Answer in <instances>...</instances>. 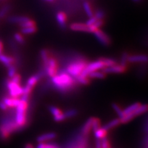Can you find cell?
<instances>
[{"label":"cell","instance_id":"1","mask_svg":"<svg viewBox=\"0 0 148 148\" xmlns=\"http://www.w3.org/2000/svg\"><path fill=\"white\" fill-rule=\"evenodd\" d=\"M51 82L54 88L62 92L70 91L74 88L77 83L75 78L65 71L58 72L56 75L51 78Z\"/></svg>","mask_w":148,"mask_h":148},{"label":"cell","instance_id":"2","mask_svg":"<svg viewBox=\"0 0 148 148\" xmlns=\"http://www.w3.org/2000/svg\"><path fill=\"white\" fill-rule=\"evenodd\" d=\"M22 130L20 127L16 123L14 117L11 116H4L0 119V138L6 140L12 134Z\"/></svg>","mask_w":148,"mask_h":148},{"label":"cell","instance_id":"3","mask_svg":"<svg viewBox=\"0 0 148 148\" xmlns=\"http://www.w3.org/2000/svg\"><path fill=\"white\" fill-rule=\"evenodd\" d=\"M29 101L21 100L16 108L15 115L14 116L16 123L20 128L24 129L29 123Z\"/></svg>","mask_w":148,"mask_h":148},{"label":"cell","instance_id":"4","mask_svg":"<svg viewBox=\"0 0 148 148\" xmlns=\"http://www.w3.org/2000/svg\"><path fill=\"white\" fill-rule=\"evenodd\" d=\"M87 64L85 59L77 57L67 64L65 71L73 78H75L82 73Z\"/></svg>","mask_w":148,"mask_h":148},{"label":"cell","instance_id":"5","mask_svg":"<svg viewBox=\"0 0 148 148\" xmlns=\"http://www.w3.org/2000/svg\"><path fill=\"white\" fill-rule=\"evenodd\" d=\"M88 137L82 135L79 132L69 139L62 148H88Z\"/></svg>","mask_w":148,"mask_h":148},{"label":"cell","instance_id":"6","mask_svg":"<svg viewBox=\"0 0 148 148\" xmlns=\"http://www.w3.org/2000/svg\"><path fill=\"white\" fill-rule=\"evenodd\" d=\"M42 77V73H38L30 77L26 82V85L24 87V92L21 97V100L29 101L30 99V96L33 91L35 86L38 83Z\"/></svg>","mask_w":148,"mask_h":148},{"label":"cell","instance_id":"7","mask_svg":"<svg viewBox=\"0 0 148 148\" xmlns=\"http://www.w3.org/2000/svg\"><path fill=\"white\" fill-rule=\"evenodd\" d=\"M43 64L45 73L50 78L53 77L58 73L59 65L58 61L51 54L49 56L47 61Z\"/></svg>","mask_w":148,"mask_h":148},{"label":"cell","instance_id":"8","mask_svg":"<svg viewBox=\"0 0 148 148\" xmlns=\"http://www.w3.org/2000/svg\"><path fill=\"white\" fill-rule=\"evenodd\" d=\"M6 88L8 92V96L13 98H20L24 92V87L21 84L12 82L10 78L6 80Z\"/></svg>","mask_w":148,"mask_h":148},{"label":"cell","instance_id":"9","mask_svg":"<svg viewBox=\"0 0 148 148\" xmlns=\"http://www.w3.org/2000/svg\"><path fill=\"white\" fill-rule=\"evenodd\" d=\"M105 67H106L104 63L101 61L100 59H99L96 60V61L88 63L81 74L83 75L88 76L91 72L103 70Z\"/></svg>","mask_w":148,"mask_h":148},{"label":"cell","instance_id":"10","mask_svg":"<svg viewBox=\"0 0 148 148\" xmlns=\"http://www.w3.org/2000/svg\"><path fill=\"white\" fill-rule=\"evenodd\" d=\"M103 71L106 74H110V73H125L127 71V65H124L122 64L114 65V66L107 67L104 68Z\"/></svg>","mask_w":148,"mask_h":148},{"label":"cell","instance_id":"11","mask_svg":"<svg viewBox=\"0 0 148 148\" xmlns=\"http://www.w3.org/2000/svg\"><path fill=\"white\" fill-rule=\"evenodd\" d=\"M93 34L95 38L101 45L104 46H109L110 45L111 39L109 36L100 29L93 32Z\"/></svg>","mask_w":148,"mask_h":148},{"label":"cell","instance_id":"12","mask_svg":"<svg viewBox=\"0 0 148 148\" xmlns=\"http://www.w3.org/2000/svg\"><path fill=\"white\" fill-rule=\"evenodd\" d=\"M49 110L53 116V119L55 122H61L66 119L64 115V113L56 106H50L49 107Z\"/></svg>","mask_w":148,"mask_h":148},{"label":"cell","instance_id":"13","mask_svg":"<svg viewBox=\"0 0 148 148\" xmlns=\"http://www.w3.org/2000/svg\"><path fill=\"white\" fill-rule=\"evenodd\" d=\"M128 62L132 63H147L148 62V55L146 54H135L128 55Z\"/></svg>","mask_w":148,"mask_h":148},{"label":"cell","instance_id":"14","mask_svg":"<svg viewBox=\"0 0 148 148\" xmlns=\"http://www.w3.org/2000/svg\"><path fill=\"white\" fill-rule=\"evenodd\" d=\"M1 99L6 104L9 109L16 108L21 101V98H13V97H11L9 96H4Z\"/></svg>","mask_w":148,"mask_h":148},{"label":"cell","instance_id":"15","mask_svg":"<svg viewBox=\"0 0 148 148\" xmlns=\"http://www.w3.org/2000/svg\"><path fill=\"white\" fill-rule=\"evenodd\" d=\"M71 29L75 32H88L90 33V27L86 25V24L81 22H75L72 23L70 25Z\"/></svg>","mask_w":148,"mask_h":148},{"label":"cell","instance_id":"16","mask_svg":"<svg viewBox=\"0 0 148 148\" xmlns=\"http://www.w3.org/2000/svg\"><path fill=\"white\" fill-rule=\"evenodd\" d=\"M0 62H1L6 68H8L12 65H15L16 60L11 56L2 53L0 54Z\"/></svg>","mask_w":148,"mask_h":148},{"label":"cell","instance_id":"17","mask_svg":"<svg viewBox=\"0 0 148 148\" xmlns=\"http://www.w3.org/2000/svg\"><path fill=\"white\" fill-rule=\"evenodd\" d=\"M29 18L30 17L25 16H10L8 17L7 21L10 24H18L19 25Z\"/></svg>","mask_w":148,"mask_h":148},{"label":"cell","instance_id":"18","mask_svg":"<svg viewBox=\"0 0 148 148\" xmlns=\"http://www.w3.org/2000/svg\"><path fill=\"white\" fill-rule=\"evenodd\" d=\"M57 137V134L54 132H49L40 135L36 138V141L39 143H46L49 141H51Z\"/></svg>","mask_w":148,"mask_h":148},{"label":"cell","instance_id":"19","mask_svg":"<svg viewBox=\"0 0 148 148\" xmlns=\"http://www.w3.org/2000/svg\"><path fill=\"white\" fill-rule=\"evenodd\" d=\"M92 117H90L83 125L80 130V133L82 135L88 137L89 134L92 130Z\"/></svg>","mask_w":148,"mask_h":148},{"label":"cell","instance_id":"20","mask_svg":"<svg viewBox=\"0 0 148 148\" xmlns=\"http://www.w3.org/2000/svg\"><path fill=\"white\" fill-rule=\"evenodd\" d=\"M56 21L59 25L61 28H64L66 25L67 21V17L66 14L63 11H59L56 14Z\"/></svg>","mask_w":148,"mask_h":148},{"label":"cell","instance_id":"21","mask_svg":"<svg viewBox=\"0 0 148 148\" xmlns=\"http://www.w3.org/2000/svg\"><path fill=\"white\" fill-rule=\"evenodd\" d=\"M147 112H148V104H143V105L141 104L132 114H133L134 117H136L139 116V115H142V114H145V113H146Z\"/></svg>","mask_w":148,"mask_h":148},{"label":"cell","instance_id":"22","mask_svg":"<svg viewBox=\"0 0 148 148\" xmlns=\"http://www.w3.org/2000/svg\"><path fill=\"white\" fill-rule=\"evenodd\" d=\"M106 75L103 71H97L90 73L88 77L90 80L91 79H104L106 77Z\"/></svg>","mask_w":148,"mask_h":148},{"label":"cell","instance_id":"23","mask_svg":"<svg viewBox=\"0 0 148 148\" xmlns=\"http://www.w3.org/2000/svg\"><path fill=\"white\" fill-rule=\"evenodd\" d=\"M11 4H5L0 8V20H2L5 18L11 10Z\"/></svg>","mask_w":148,"mask_h":148},{"label":"cell","instance_id":"24","mask_svg":"<svg viewBox=\"0 0 148 148\" xmlns=\"http://www.w3.org/2000/svg\"><path fill=\"white\" fill-rule=\"evenodd\" d=\"M108 132V131L106 130L105 128H104L103 127H101L98 130L94 132L95 137L96 140H102V139L107 137Z\"/></svg>","mask_w":148,"mask_h":148},{"label":"cell","instance_id":"25","mask_svg":"<svg viewBox=\"0 0 148 148\" xmlns=\"http://www.w3.org/2000/svg\"><path fill=\"white\" fill-rule=\"evenodd\" d=\"M75 79L77 83H80V84L83 85H89L90 83V80H91L90 78L88 77L83 75H82V74H80V75L76 77L75 78Z\"/></svg>","mask_w":148,"mask_h":148},{"label":"cell","instance_id":"26","mask_svg":"<svg viewBox=\"0 0 148 148\" xmlns=\"http://www.w3.org/2000/svg\"><path fill=\"white\" fill-rule=\"evenodd\" d=\"M120 123V119H115L114 120H112L111 121L108 122L107 124H106L103 127L104 128H105L106 130H109L110 129L114 128L115 127H118Z\"/></svg>","mask_w":148,"mask_h":148},{"label":"cell","instance_id":"27","mask_svg":"<svg viewBox=\"0 0 148 148\" xmlns=\"http://www.w3.org/2000/svg\"><path fill=\"white\" fill-rule=\"evenodd\" d=\"M141 105V104L140 103H135L131 105H130L129 106H128L127 108H126L124 110H123V115H127L129 114H131L132 112H133L139 106Z\"/></svg>","mask_w":148,"mask_h":148},{"label":"cell","instance_id":"28","mask_svg":"<svg viewBox=\"0 0 148 148\" xmlns=\"http://www.w3.org/2000/svg\"><path fill=\"white\" fill-rule=\"evenodd\" d=\"M21 34L23 35H32L35 34L37 31V27L36 26L23 27L21 28Z\"/></svg>","mask_w":148,"mask_h":148},{"label":"cell","instance_id":"29","mask_svg":"<svg viewBox=\"0 0 148 148\" xmlns=\"http://www.w3.org/2000/svg\"><path fill=\"white\" fill-rule=\"evenodd\" d=\"M83 8H84L85 12L86 13V14L87 15V16L91 17L94 16L93 9H92L91 4L89 2L85 1L84 3H83Z\"/></svg>","mask_w":148,"mask_h":148},{"label":"cell","instance_id":"30","mask_svg":"<svg viewBox=\"0 0 148 148\" xmlns=\"http://www.w3.org/2000/svg\"><path fill=\"white\" fill-rule=\"evenodd\" d=\"M36 148H62L56 143H40L37 146Z\"/></svg>","mask_w":148,"mask_h":148},{"label":"cell","instance_id":"31","mask_svg":"<svg viewBox=\"0 0 148 148\" xmlns=\"http://www.w3.org/2000/svg\"><path fill=\"white\" fill-rule=\"evenodd\" d=\"M14 40L16 43L19 45H24L25 43V38L23 34L20 32H16L14 34Z\"/></svg>","mask_w":148,"mask_h":148},{"label":"cell","instance_id":"32","mask_svg":"<svg viewBox=\"0 0 148 148\" xmlns=\"http://www.w3.org/2000/svg\"><path fill=\"white\" fill-rule=\"evenodd\" d=\"M100 60L104 63L106 67L112 66H114V65L117 64L116 61H115L114 59H111V58H100Z\"/></svg>","mask_w":148,"mask_h":148},{"label":"cell","instance_id":"33","mask_svg":"<svg viewBox=\"0 0 148 148\" xmlns=\"http://www.w3.org/2000/svg\"><path fill=\"white\" fill-rule=\"evenodd\" d=\"M66 119H71L75 117L78 114V110L75 109H70L67 110L66 112H64Z\"/></svg>","mask_w":148,"mask_h":148},{"label":"cell","instance_id":"34","mask_svg":"<svg viewBox=\"0 0 148 148\" xmlns=\"http://www.w3.org/2000/svg\"><path fill=\"white\" fill-rule=\"evenodd\" d=\"M101 128V121L99 119L92 117V130L93 132L98 130L99 128Z\"/></svg>","mask_w":148,"mask_h":148},{"label":"cell","instance_id":"35","mask_svg":"<svg viewBox=\"0 0 148 148\" xmlns=\"http://www.w3.org/2000/svg\"><path fill=\"white\" fill-rule=\"evenodd\" d=\"M8 75L9 78L12 77L17 73L16 65H12V66L8 67Z\"/></svg>","mask_w":148,"mask_h":148},{"label":"cell","instance_id":"36","mask_svg":"<svg viewBox=\"0 0 148 148\" xmlns=\"http://www.w3.org/2000/svg\"><path fill=\"white\" fill-rule=\"evenodd\" d=\"M112 108L114 109V110L115 111V112H116L117 114V115H119V119L122 118L123 115V109H122V108L120 107L119 104H117L116 103L112 104Z\"/></svg>","mask_w":148,"mask_h":148},{"label":"cell","instance_id":"37","mask_svg":"<svg viewBox=\"0 0 148 148\" xmlns=\"http://www.w3.org/2000/svg\"><path fill=\"white\" fill-rule=\"evenodd\" d=\"M101 148H112L111 147L110 143L107 137H106L101 140Z\"/></svg>","mask_w":148,"mask_h":148},{"label":"cell","instance_id":"38","mask_svg":"<svg viewBox=\"0 0 148 148\" xmlns=\"http://www.w3.org/2000/svg\"><path fill=\"white\" fill-rule=\"evenodd\" d=\"M10 79L12 82H15L16 83H18V84H21V76L20 74L18 73L17 72L12 77L10 78Z\"/></svg>","mask_w":148,"mask_h":148},{"label":"cell","instance_id":"39","mask_svg":"<svg viewBox=\"0 0 148 148\" xmlns=\"http://www.w3.org/2000/svg\"><path fill=\"white\" fill-rule=\"evenodd\" d=\"M94 16L98 18V20H104V12L102 10H98L96 12L95 14H94Z\"/></svg>","mask_w":148,"mask_h":148},{"label":"cell","instance_id":"40","mask_svg":"<svg viewBox=\"0 0 148 148\" xmlns=\"http://www.w3.org/2000/svg\"><path fill=\"white\" fill-rule=\"evenodd\" d=\"M98 20V18H97L95 16H92L91 17H89V19L87 21V22H86V25H88V26H91L92 24H94Z\"/></svg>","mask_w":148,"mask_h":148},{"label":"cell","instance_id":"41","mask_svg":"<svg viewBox=\"0 0 148 148\" xmlns=\"http://www.w3.org/2000/svg\"><path fill=\"white\" fill-rule=\"evenodd\" d=\"M0 109H1L3 111H7L9 109L8 106L1 99H0Z\"/></svg>","mask_w":148,"mask_h":148},{"label":"cell","instance_id":"42","mask_svg":"<svg viewBox=\"0 0 148 148\" xmlns=\"http://www.w3.org/2000/svg\"><path fill=\"white\" fill-rule=\"evenodd\" d=\"M3 49H4V44L3 41L0 40V54L3 53Z\"/></svg>","mask_w":148,"mask_h":148},{"label":"cell","instance_id":"43","mask_svg":"<svg viewBox=\"0 0 148 148\" xmlns=\"http://www.w3.org/2000/svg\"><path fill=\"white\" fill-rule=\"evenodd\" d=\"M24 148H34V147L30 143H27V144L25 145Z\"/></svg>","mask_w":148,"mask_h":148},{"label":"cell","instance_id":"44","mask_svg":"<svg viewBox=\"0 0 148 148\" xmlns=\"http://www.w3.org/2000/svg\"><path fill=\"white\" fill-rule=\"evenodd\" d=\"M43 1L47 2V3H53L55 0H43Z\"/></svg>","mask_w":148,"mask_h":148},{"label":"cell","instance_id":"45","mask_svg":"<svg viewBox=\"0 0 148 148\" xmlns=\"http://www.w3.org/2000/svg\"><path fill=\"white\" fill-rule=\"evenodd\" d=\"M132 1L135 3H140L141 1V0H132Z\"/></svg>","mask_w":148,"mask_h":148},{"label":"cell","instance_id":"46","mask_svg":"<svg viewBox=\"0 0 148 148\" xmlns=\"http://www.w3.org/2000/svg\"><path fill=\"white\" fill-rule=\"evenodd\" d=\"M5 1H6V0H0V3H3V2H4Z\"/></svg>","mask_w":148,"mask_h":148}]
</instances>
